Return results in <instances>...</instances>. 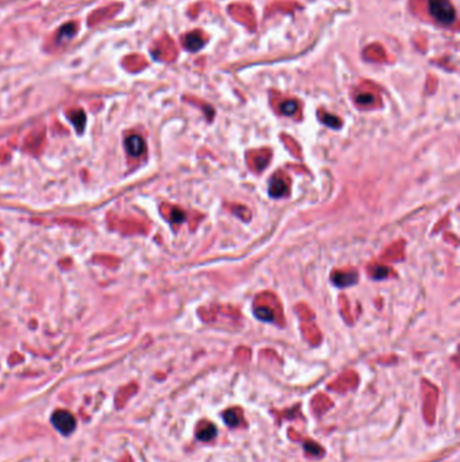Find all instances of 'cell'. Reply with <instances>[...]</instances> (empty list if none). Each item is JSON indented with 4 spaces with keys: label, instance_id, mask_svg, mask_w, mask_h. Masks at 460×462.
Wrapping results in <instances>:
<instances>
[{
    "label": "cell",
    "instance_id": "obj_4",
    "mask_svg": "<svg viewBox=\"0 0 460 462\" xmlns=\"http://www.w3.org/2000/svg\"><path fill=\"white\" fill-rule=\"evenodd\" d=\"M332 281L338 287H349V285L355 284L358 281V273L353 272H336L332 277Z\"/></svg>",
    "mask_w": 460,
    "mask_h": 462
},
{
    "label": "cell",
    "instance_id": "obj_1",
    "mask_svg": "<svg viewBox=\"0 0 460 462\" xmlns=\"http://www.w3.org/2000/svg\"><path fill=\"white\" fill-rule=\"evenodd\" d=\"M429 12L439 23L452 24L455 22L456 14L450 0H428Z\"/></svg>",
    "mask_w": 460,
    "mask_h": 462
},
{
    "label": "cell",
    "instance_id": "obj_10",
    "mask_svg": "<svg viewBox=\"0 0 460 462\" xmlns=\"http://www.w3.org/2000/svg\"><path fill=\"white\" fill-rule=\"evenodd\" d=\"M70 121L73 122V125L79 131H83L84 125H85V115L83 111H76L70 115Z\"/></svg>",
    "mask_w": 460,
    "mask_h": 462
},
{
    "label": "cell",
    "instance_id": "obj_14",
    "mask_svg": "<svg viewBox=\"0 0 460 462\" xmlns=\"http://www.w3.org/2000/svg\"><path fill=\"white\" fill-rule=\"evenodd\" d=\"M387 272H389V269L385 268V266H376L375 269H374V272H372V277H375V279H383V277L387 276L386 275Z\"/></svg>",
    "mask_w": 460,
    "mask_h": 462
},
{
    "label": "cell",
    "instance_id": "obj_15",
    "mask_svg": "<svg viewBox=\"0 0 460 462\" xmlns=\"http://www.w3.org/2000/svg\"><path fill=\"white\" fill-rule=\"evenodd\" d=\"M356 102L359 104H363V106H367V104H371L374 102V98H372V95L364 94V95H359L358 98H356Z\"/></svg>",
    "mask_w": 460,
    "mask_h": 462
},
{
    "label": "cell",
    "instance_id": "obj_9",
    "mask_svg": "<svg viewBox=\"0 0 460 462\" xmlns=\"http://www.w3.org/2000/svg\"><path fill=\"white\" fill-rule=\"evenodd\" d=\"M297 108L298 106L296 100H286V102H284L279 106V110H281V112H282L284 115H293V114H296Z\"/></svg>",
    "mask_w": 460,
    "mask_h": 462
},
{
    "label": "cell",
    "instance_id": "obj_2",
    "mask_svg": "<svg viewBox=\"0 0 460 462\" xmlns=\"http://www.w3.org/2000/svg\"><path fill=\"white\" fill-rule=\"evenodd\" d=\"M51 423L56 427L61 434H70L73 430L76 429V419L75 416L72 415L70 412L64 410L56 411L53 415H51Z\"/></svg>",
    "mask_w": 460,
    "mask_h": 462
},
{
    "label": "cell",
    "instance_id": "obj_16",
    "mask_svg": "<svg viewBox=\"0 0 460 462\" xmlns=\"http://www.w3.org/2000/svg\"><path fill=\"white\" fill-rule=\"evenodd\" d=\"M184 218H185V215L182 214L181 211H174V212H173V216H172L173 222H182Z\"/></svg>",
    "mask_w": 460,
    "mask_h": 462
},
{
    "label": "cell",
    "instance_id": "obj_11",
    "mask_svg": "<svg viewBox=\"0 0 460 462\" xmlns=\"http://www.w3.org/2000/svg\"><path fill=\"white\" fill-rule=\"evenodd\" d=\"M224 419H226V423L228 426H237L240 422V416H239V412L236 410H228L224 414Z\"/></svg>",
    "mask_w": 460,
    "mask_h": 462
},
{
    "label": "cell",
    "instance_id": "obj_6",
    "mask_svg": "<svg viewBox=\"0 0 460 462\" xmlns=\"http://www.w3.org/2000/svg\"><path fill=\"white\" fill-rule=\"evenodd\" d=\"M184 45L188 50L191 51H197L200 50L204 42H203V38L199 33H191L188 34L185 37V41H184Z\"/></svg>",
    "mask_w": 460,
    "mask_h": 462
},
{
    "label": "cell",
    "instance_id": "obj_7",
    "mask_svg": "<svg viewBox=\"0 0 460 462\" xmlns=\"http://www.w3.org/2000/svg\"><path fill=\"white\" fill-rule=\"evenodd\" d=\"M216 435V427L211 423H203L197 433V438L201 441H211Z\"/></svg>",
    "mask_w": 460,
    "mask_h": 462
},
{
    "label": "cell",
    "instance_id": "obj_5",
    "mask_svg": "<svg viewBox=\"0 0 460 462\" xmlns=\"http://www.w3.org/2000/svg\"><path fill=\"white\" fill-rule=\"evenodd\" d=\"M125 149L132 157H139L140 154L144 152V142L143 140L138 136H131L125 141Z\"/></svg>",
    "mask_w": 460,
    "mask_h": 462
},
{
    "label": "cell",
    "instance_id": "obj_12",
    "mask_svg": "<svg viewBox=\"0 0 460 462\" xmlns=\"http://www.w3.org/2000/svg\"><path fill=\"white\" fill-rule=\"evenodd\" d=\"M321 122L327 125V126L332 127V129H339L340 127V121L334 115H328V114H321L320 115Z\"/></svg>",
    "mask_w": 460,
    "mask_h": 462
},
{
    "label": "cell",
    "instance_id": "obj_3",
    "mask_svg": "<svg viewBox=\"0 0 460 462\" xmlns=\"http://www.w3.org/2000/svg\"><path fill=\"white\" fill-rule=\"evenodd\" d=\"M269 193L270 196L273 197L285 196L288 193V182H286V180L281 177V176H277V174L273 176L269 185Z\"/></svg>",
    "mask_w": 460,
    "mask_h": 462
},
{
    "label": "cell",
    "instance_id": "obj_13",
    "mask_svg": "<svg viewBox=\"0 0 460 462\" xmlns=\"http://www.w3.org/2000/svg\"><path fill=\"white\" fill-rule=\"evenodd\" d=\"M73 34H75V24L69 23L61 28L58 38H60V39L61 38H70V37H73Z\"/></svg>",
    "mask_w": 460,
    "mask_h": 462
},
{
    "label": "cell",
    "instance_id": "obj_8",
    "mask_svg": "<svg viewBox=\"0 0 460 462\" xmlns=\"http://www.w3.org/2000/svg\"><path fill=\"white\" fill-rule=\"evenodd\" d=\"M255 315L260 320H265V322H271L274 319V313L273 311L267 307H258L255 308Z\"/></svg>",
    "mask_w": 460,
    "mask_h": 462
}]
</instances>
